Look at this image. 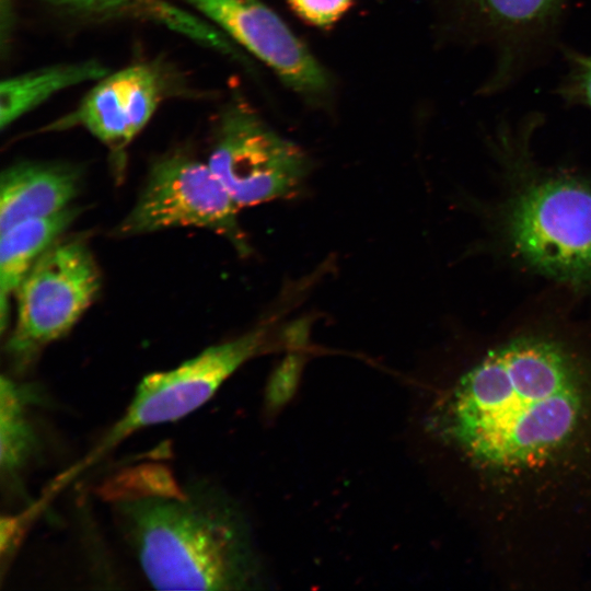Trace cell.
I'll return each instance as SVG.
<instances>
[{
    "label": "cell",
    "instance_id": "6da1fadb",
    "mask_svg": "<svg viewBox=\"0 0 591 591\" xmlns=\"http://www.w3.org/2000/svg\"><path fill=\"white\" fill-rule=\"evenodd\" d=\"M97 491L155 589L232 590L248 581L243 530L210 489L144 461L117 471Z\"/></svg>",
    "mask_w": 591,
    "mask_h": 591
},
{
    "label": "cell",
    "instance_id": "30bf717a",
    "mask_svg": "<svg viewBox=\"0 0 591 591\" xmlns=\"http://www.w3.org/2000/svg\"><path fill=\"white\" fill-rule=\"evenodd\" d=\"M78 188V172L70 166L43 162L11 165L1 174L0 232L70 207Z\"/></svg>",
    "mask_w": 591,
    "mask_h": 591
},
{
    "label": "cell",
    "instance_id": "ba28073f",
    "mask_svg": "<svg viewBox=\"0 0 591 591\" xmlns=\"http://www.w3.org/2000/svg\"><path fill=\"white\" fill-rule=\"evenodd\" d=\"M267 65L293 91L323 95L329 78L285 21L262 0H184Z\"/></svg>",
    "mask_w": 591,
    "mask_h": 591
},
{
    "label": "cell",
    "instance_id": "e0dca14e",
    "mask_svg": "<svg viewBox=\"0 0 591 591\" xmlns=\"http://www.w3.org/2000/svg\"><path fill=\"white\" fill-rule=\"evenodd\" d=\"M572 66L564 84V94L591 109V54H573Z\"/></svg>",
    "mask_w": 591,
    "mask_h": 591
},
{
    "label": "cell",
    "instance_id": "7c38bea8",
    "mask_svg": "<svg viewBox=\"0 0 591 591\" xmlns=\"http://www.w3.org/2000/svg\"><path fill=\"white\" fill-rule=\"evenodd\" d=\"M108 72L96 60L40 68L3 80L0 85V127L4 129L53 94Z\"/></svg>",
    "mask_w": 591,
    "mask_h": 591
},
{
    "label": "cell",
    "instance_id": "9c48e42d",
    "mask_svg": "<svg viewBox=\"0 0 591 591\" xmlns=\"http://www.w3.org/2000/svg\"><path fill=\"white\" fill-rule=\"evenodd\" d=\"M164 93L157 68L130 66L97 80L78 108L48 129L82 126L118 153L144 128Z\"/></svg>",
    "mask_w": 591,
    "mask_h": 591
},
{
    "label": "cell",
    "instance_id": "ac0fdd59",
    "mask_svg": "<svg viewBox=\"0 0 591 591\" xmlns=\"http://www.w3.org/2000/svg\"><path fill=\"white\" fill-rule=\"evenodd\" d=\"M301 360L297 354L289 355L274 373L268 386V401L279 405L286 401L296 387Z\"/></svg>",
    "mask_w": 591,
    "mask_h": 591
},
{
    "label": "cell",
    "instance_id": "2e32d148",
    "mask_svg": "<svg viewBox=\"0 0 591 591\" xmlns=\"http://www.w3.org/2000/svg\"><path fill=\"white\" fill-rule=\"evenodd\" d=\"M351 0H288L304 21L326 26L337 21L349 8Z\"/></svg>",
    "mask_w": 591,
    "mask_h": 591
},
{
    "label": "cell",
    "instance_id": "5b68a950",
    "mask_svg": "<svg viewBox=\"0 0 591 591\" xmlns=\"http://www.w3.org/2000/svg\"><path fill=\"white\" fill-rule=\"evenodd\" d=\"M508 232L530 265L559 279L591 277V187L549 178L529 187L511 207Z\"/></svg>",
    "mask_w": 591,
    "mask_h": 591
},
{
    "label": "cell",
    "instance_id": "277c9868",
    "mask_svg": "<svg viewBox=\"0 0 591 591\" xmlns=\"http://www.w3.org/2000/svg\"><path fill=\"white\" fill-rule=\"evenodd\" d=\"M101 276L85 241L57 240L16 290L18 311L8 352L27 360L68 333L96 297Z\"/></svg>",
    "mask_w": 591,
    "mask_h": 591
},
{
    "label": "cell",
    "instance_id": "5bb4252c",
    "mask_svg": "<svg viewBox=\"0 0 591 591\" xmlns=\"http://www.w3.org/2000/svg\"><path fill=\"white\" fill-rule=\"evenodd\" d=\"M486 25L505 33H523L545 23L560 0H465Z\"/></svg>",
    "mask_w": 591,
    "mask_h": 591
},
{
    "label": "cell",
    "instance_id": "8992f818",
    "mask_svg": "<svg viewBox=\"0 0 591 591\" xmlns=\"http://www.w3.org/2000/svg\"><path fill=\"white\" fill-rule=\"evenodd\" d=\"M208 164L240 207L296 195L311 167L297 143L243 103L220 115Z\"/></svg>",
    "mask_w": 591,
    "mask_h": 591
},
{
    "label": "cell",
    "instance_id": "4fadbf2b",
    "mask_svg": "<svg viewBox=\"0 0 591 591\" xmlns=\"http://www.w3.org/2000/svg\"><path fill=\"white\" fill-rule=\"evenodd\" d=\"M35 448V432L27 416L26 394L10 378L0 380V468L13 477Z\"/></svg>",
    "mask_w": 591,
    "mask_h": 591
},
{
    "label": "cell",
    "instance_id": "3957f363",
    "mask_svg": "<svg viewBox=\"0 0 591 591\" xmlns=\"http://www.w3.org/2000/svg\"><path fill=\"white\" fill-rule=\"evenodd\" d=\"M266 327L210 346L174 369L146 375L123 415L78 463L56 478L63 487L128 437L148 427L186 417L207 403L243 363L260 354Z\"/></svg>",
    "mask_w": 591,
    "mask_h": 591
},
{
    "label": "cell",
    "instance_id": "9a60e30c",
    "mask_svg": "<svg viewBox=\"0 0 591 591\" xmlns=\"http://www.w3.org/2000/svg\"><path fill=\"white\" fill-rule=\"evenodd\" d=\"M61 9L94 16L140 13L159 19L166 0H39Z\"/></svg>",
    "mask_w": 591,
    "mask_h": 591
},
{
    "label": "cell",
    "instance_id": "7a4b0ae2",
    "mask_svg": "<svg viewBox=\"0 0 591 591\" xmlns=\"http://www.w3.org/2000/svg\"><path fill=\"white\" fill-rule=\"evenodd\" d=\"M581 412L576 372L554 344L521 338L491 350L457 383L449 429L473 459L497 467L542 462Z\"/></svg>",
    "mask_w": 591,
    "mask_h": 591
},
{
    "label": "cell",
    "instance_id": "8fae6325",
    "mask_svg": "<svg viewBox=\"0 0 591 591\" xmlns=\"http://www.w3.org/2000/svg\"><path fill=\"white\" fill-rule=\"evenodd\" d=\"M78 216L68 207L55 215L22 221L1 232L0 328L5 331L10 298L36 260L57 241Z\"/></svg>",
    "mask_w": 591,
    "mask_h": 591
},
{
    "label": "cell",
    "instance_id": "52a82bcc",
    "mask_svg": "<svg viewBox=\"0 0 591 591\" xmlns=\"http://www.w3.org/2000/svg\"><path fill=\"white\" fill-rule=\"evenodd\" d=\"M239 205L208 163L185 154L159 159L131 211L118 228L123 236L195 227L224 236L241 255L251 252L237 221Z\"/></svg>",
    "mask_w": 591,
    "mask_h": 591
}]
</instances>
